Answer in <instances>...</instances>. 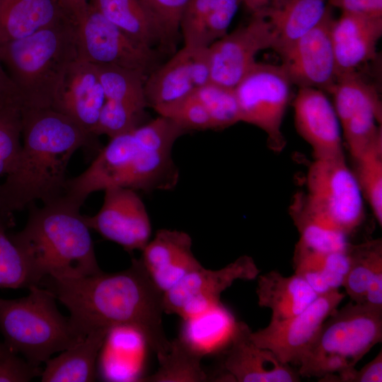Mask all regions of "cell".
Returning <instances> with one entry per match:
<instances>
[{"label": "cell", "instance_id": "obj_1", "mask_svg": "<svg viewBox=\"0 0 382 382\" xmlns=\"http://www.w3.org/2000/svg\"><path fill=\"white\" fill-rule=\"evenodd\" d=\"M50 290L69 310V320L85 337L99 329L128 326L135 330L156 354L170 347L163 326L164 293L155 284L140 259L114 273L77 278H44L39 285Z\"/></svg>", "mask_w": 382, "mask_h": 382}, {"label": "cell", "instance_id": "obj_2", "mask_svg": "<svg viewBox=\"0 0 382 382\" xmlns=\"http://www.w3.org/2000/svg\"><path fill=\"white\" fill-rule=\"evenodd\" d=\"M96 138L50 107L25 106L21 149L14 167L0 184V212L13 216L36 201L46 204L62 198L72 156L81 149L98 154L102 147Z\"/></svg>", "mask_w": 382, "mask_h": 382}, {"label": "cell", "instance_id": "obj_3", "mask_svg": "<svg viewBox=\"0 0 382 382\" xmlns=\"http://www.w3.org/2000/svg\"><path fill=\"white\" fill-rule=\"evenodd\" d=\"M30 207L24 228L10 236L23 255L35 284L45 277L77 278L101 271L80 209L62 198Z\"/></svg>", "mask_w": 382, "mask_h": 382}, {"label": "cell", "instance_id": "obj_4", "mask_svg": "<svg viewBox=\"0 0 382 382\" xmlns=\"http://www.w3.org/2000/svg\"><path fill=\"white\" fill-rule=\"evenodd\" d=\"M78 58L76 25L66 16L0 45V62L28 108L51 107L66 68Z\"/></svg>", "mask_w": 382, "mask_h": 382}, {"label": "cell", "instance_id": "obj_5", "mask_svg": "<svg viewBox=\"0 0 382 382\" xmlns=\"http://www.w3.org/2000/svg\"><path fill=\"white\" fill-rule=\"evenodd\" d=\"M28 289L25 297L0 298V331L6 345L40 366L54 353L65 350L83 338L69 318L59 311L57 299L50 290L40 285H33Z\"/></svg>", "mask_w": 382, "mask_h": 382}, {"label": "cell", "instance_id": "obj_6", "mask_svg": "<svg viewBox=\"0 0 382 382\" xmlns=\"http://www.w3.org/2000/svg\"><path fill=\"white\" fill-rule=\"evenodd\" d=\"M302 204L349 236L364 221V199L345 156L314 158L306 177Z\"/></svg>", "mask_w": 382, "mask_h": 382}, {"label": "cell", "instance_id": "obj_7", "mask_svg": "<svg viewBox=\"0 0 382 382\" xmlns=\"http://www.w3.org/2000/svg\"><path fill=\"white\" fill-rule=\"evenodd\" d=\"M292 86L281 65L257 62L234 88L241 122L262 130L270 147L277 151L286 142L282 126Z\"/></svg>", "mask_w": 382, "mask_h": 382}, {"label": "cell", "instance_id": "obj_8", "mask_svg": "<svg viewBox=\"0 0 382 382\" xmlns=\"http://www.w3.org/2000/svg\"><path fill=\"white\" fill-rule=\"evenodd\" d=\"M381 340L382 309L352 301L328 317L299 364L306 359L336 356L355 366Z\"/></svg>", "mask_w": 382, "mask_h": 382}, {"label": "cell", "instance_id": "obj_9", "mask_svg": "<svg viewBox=\"0 0 382 382\" xmlns=\"http://www.w3.org/2000/svg\"><path fill=\"white\" fill-rule=\"evenodd\" d=\"M76 28L79 59L137 70L146 76L159 66L156 49L127 35L90 4Z\"/></svg>", "mask_w": 382, "mask_h": 382}, {"label": "cell", "instance_id": "obj_10", "mask_svg": "<svg viewBox=\"0 0 382 382\" xmlns=\"http://www.w3.org/2000/svg\"><path fill=\"white\" fill-rule=\"evenodd\" d=\"M352 157L382 135V105L376 87L358 72L339 75L328 93Z\"/></svg>", "mask_w": 382, "mask_h": 382}, {"label": "cell", "instance_id": "obj_11", "mask_svg": "<svg viewBox=\"0 0 382 382\" xmlns=\"http://www.w3.org/2000/svg\"><path fill=\"white\" fill-rule=\"evenodd\" d=\"M260 273L254 260L242 255L216 270L204 267L185 277L164 292V312L187 320L221 303V295L238 279L252 280Z\"/></svg>", "mask_w": 382, "mask_h": 382}, {"label": "cell", "instance_id": "obj_12", "mask_svg": "<svg viewBox=\"0 0 382 382\" xmlns=\"http://www.w3.org/2000/svg\"><path fill=\"white\" fill-rule=\"evenodd\" d=\"M345 296L340 290L318 296L301 313L251 332L252 340L270 350L283 364H299L316 338L324 321Z\"/></svg>", "mask_w": 382, "mask_h": 382}, {"label": "cell", "instance_id": "obj_13", "mask_svg": "<svg viewBox=\"0 0 382 382\" xmlns=\"http://www.w3.org/2000/svg\"><path fill=\"white\" fill-rule=\"evenodd\" d=\"M276 36L270 21L253 14L250 21L209 47L211 82L234 88L256 64L262 50L274 49Z\"/></svg>", "mask_w": 382, "mask_h": 382}, {"label": "cell", "instance_id": "obj_14", "mask_svg": "<svg viewBox=\"0 0 382 382\" xmlns=\"http://www.w3.org/2000/svg\"><path fill=\"white\" fill-rule=\"evenodd\" d=\"M333 21L328 6L318 24L278 53L293 85L325 93L334 86L337 73L330 35Z\"/></svg>", "mask_w": 382, "mask_h": 382}, {"label": "cell", "instance_id": "obj_15", "mask_svg": "<svg viewBox=\"0 0 382 382\" xmlns=\"http://www.w3.org/2000/svg\"><path fill=\"white\" fill-rule=\"evenodd\" d=\"M98 212L83 216L90 229L121 245L126 251L142 250L151 239V224L146 207L137 192L113 186L104 190Z\"/></svg>", "mask_w": 382, "mask_h": 382}, {"label": "cell", "instance_id": "obj_16", "mask_svg": "<svg viewBox=\"0 0 382 382\" xmlns=\"http://www.w3.org/2000/svg\"><path fill=\"white\" fill-rule=\"evenodd\" d=\"M210 82L209 47L184 45L146 77L147 105L153 108L175 101Z\"/></svg>", "mask_w": 382, "mask_h": 382}, {"label": "cell", "instance_id": "obj_17", "mask_svg": "<svg viewBox=\"0 0 382 382\" xmlns=\"http://www.w3.org/2000/svg\"><path fill=\"white\" fill-rule=\"evenodd\" d=\"M292 105L296 129L311 147L314 158L344 155L340 124L325 92L299 88Z\"/></svg>", "mask_w": 382, "mask_h": 382}, {"label": "cell", "instance_id": "obj_18", "mask_svg": "<svg viewBox=\"0 0 382 382\" xmlns=\"http://www.w3.org/2000/svg\"><path fill=\"white\" fill-rule=\"evenodd\" d=\"M105 100L95 65L78 58L66 68L50 108L93 134Z\"/></svg>", "mask_w": 382, "mask_h": 382}, {"label": "cell", "instance_id": "obj_19", "mask_svg": "<svg viewBox=\"0 0 382 382\" xmlns=\"http://www.w3.org/2000/svg\"><path fill=\"white\" fill-rule=\"evenodd\" d=\"M251 332L245 323L237 321L224 363L231 378L238 382L299 381V373L270 350L257 346L250 337Z\"/></svg>", "mask_w": 382, "mask_h": 382}, {"label": "cell", "instance_id": "obj_20", "mask_svg": "<svg viewBox=\"0 0 382 382\" xmlns=\"http://www.w3.org/2000/svg\"><path fill=\"white\" fill-rule=\"evenodd\" d=\"M186 232L162 228L141 250L139 258L155 284L164 293L184 277L203 267L192 250Z\"/></svg>", "mask_w": 382, "mask_h": 382}, {"label": "cell", "instance_id": "obj_21", "mask_svg": "<svg viewBox=\"0 0 382 382\" xmlns=\"http://www.w3.org/2000/svg\"><path fill=\"white\" fill-rule=\"evenodd\" d=\"M337 76L357 71L375 59L382 35V17L342 11L330 30Z\"/></svg>", "mask_w": 382, "mask_h": 382}, {"label": "cell", "instance_id": "obj_22", "mask_svg": "<svg viewBox=\"0 0 382 382\" xmlns=\"http://www.w3.org/2000/svg\"><path fill=\"white\" fill-rule=\"evenodd\" d=\"M241 0H188L180 31L184 45L209 47L228 33Z\"/></svg>", "mask_w": 382, "mask_h": 382}, {"label": "cell", "instance_id": "obj_23", "mask_svg": "<svg viewBox=\"0 0 382 382\" xmlns=\"http://www.w3.org/2000/svg\"><path fill=\"white\" fill-rule=\"evenodd\" d=\"M256 294L258 304L272 311L270 322H279L303 311L317 294L296 274L289 277L270 271L258 275Z\"/></svg>", "mask_w": 382, "mask_h": 382}, {"label": "cell", "instance_id": "obj_24", "mask_svg": "<svg viewBox=\"0 0 382 382\" xmlns=\"http://www.w3.org/2000/svg\"><path fill=\"white\" fill-rule=\"evenodd\" d=\"M110 330L99 329L88 334L45 362L42 382H91L97 378V359Z\"/></svg>", "mask_w": 382, "mask_h": 382}, {"label": "cell", "instance_id": "obj_25", "mask_svg": "<svg viewBox=\"0 0 382 382\" xmlns=\"http://www.w3.org/2000/svg\"><path fill=\"white\" fill-rule=\"evenodd\" d=\"M105 18L137 42L155 49L170 40L141 0H90Z\"/></svg>", "mask_w": 382, "mask_h": 382}, {"label": "cell", "instance_id": "obj_26", "mask_svg": "<svg viewBox=\"0 0 382 382\" xmlns=\"http://www.w3.org/2000/svg\"><path fill=\"white\" fill-rule=\"evenodd\" d=\"M64 16L56 0H0V45L25 37Z\"/></svg>", "mask_w": 382, "mask_h": 382}, {"label": "cell", "instance_id": "obj_27", "mask_svg": "<svg viewBox=\"0 0 382 382\" xmlns=\"http://www.w3.org/2000/svg\"><path fill=\"white\" fill-rule=\"evenodd\" d=\"M328 8V0H286L264 14L273 25L277 53L318 24Z\"/></svg>", "mask_w": 382, "mask_h": 382}, {"label": "cell", "instance_id": "obj_28", "mask_svg": "<svg viewBox=\"0 0 382 382\" xmlns=\"http://www.w3.org/2000/svg\"><path fill=\"white\" fill-rule=\"evenodd\" d=\"M184 322L180 335L204 356L228 345L237 323L222 303Z\"/></svg>", "mask_w": 382, "mask_h": 382}, {"label": "cell", "instance_id": "obj_29", "mask_svg": "<svg viewBox=\"0 0 382 382\" xmlns=\"http://www.w3.org/2000/svg\"><path fill=\"white\" fill-rule=\"evenodd\" d=\"M204 356L180 335L170 341L165 354L157 357L158 369L152 375L144 376V382H204L208 376L201 361Z\"/></svg>", "mask_w": 382, "mask_h": 382}, {"label": "cell", "instance_id": "obj_30", "mask_svg": "<svg viewBox=\"0 0 382 382\" xmlns=\"http://www.w3.org/2000/svg\"><path fill=\"white\" fill-rule=\"evenodd\" d=\"M293 209V219L299 233L296 246L306 250L330 252L346 250L348 236L324 218L308 210L300 201Z\"/></svg>", "mask_w": 382, "mask_h": 382}, {"label": "cell", "instance_id": "obj_31", "mask_svg": "<svg viewBox=\"0 0 382 382\" xmlns=\"http://www.w3.org/2000/svg\"><path fill=\"white\" fill-rule=\"evenodd\" d=\"M94 65L106 100L146 110L148 105L144 93L145 74L118 66Z\"/></svg>", "mask_w": 382, "mask_h": 382}, {"label": "cell", "instance_id": "obj_32", "mask_svg": "<svg viewBox=\"0 0 382 382\" xmlns=\"http://www.w3.org/2000/svg\"><path fill=\"white\" fill-rule=\"evenodd\" d=\"M350 265L343 286L352 301L363 303L366 291L376 267L382 263L381 238L360 244L349 243Z\"/></svg>", "mask_w": 382, "mask_h": 382}, {"label": "cell", "instance_id": "obj_33", "mask_svg": "<svg viewBox=\"0 0 382 382\" xmlns=\"http://www.w3.org/2000/svg\"><path fill=\"white\" fill-rule=\"evenodd\" d=\"M24 107L18 92L0 98V175L11 171L21 149Z\"/></svg>", "mask_w": 382, "mask_h": 382}, {"label": "cell", "instance_id": "obj_34", "mask_svg": "<svg viewBox=\"0 0 382 382\" xmlns=\"http://www.w3.org/2000/svg\"><path fill=\"white\" fill-rule=\"evenodd\" d=\"M354 171L364 199L382 225V135L353 158Z\"/></svg>", "mask_w": 382, "mask_h": 382}, {"label": "cell", "instance_id": "obj_35", "mask_svg": "<svg viewBox=\"0 0 382 382\" xmlns=\"http://www.w3.org/2000/svg\"><path fill=\"white\" fill-rule=\"evenodd\" d=\"M13 224V216L0 212V289H29L37 284L23 255L6 232Z\"/></svg>", "mask_w": 382, "mask_h": 382}, {"label": "cell", "instance_id": "obj_36", "mask_svg": "<svg viewBox=\"0 0 382 382\" xmlns=\"http://www.w3.org/2000/svg\"><path fill=\"white\" fill-rule=\"evenodd\" d=\"M348 248L345 250L319 252L295 246L294 265L318 272L331 289L339 290L343 286L349 268Z\"/></svg>", "mask_w": 382, "mask_h": 382}, {"label": "cell", "instance_id": "obj_37", "mask_svg": "<svg viewBox=\"0 0 382 382\" xmlns=\"http://www.w3.org/2000/svg\"><path fill=\"white\" fill-rule=\"evenodd\" d=\"M195 93L206 108L214 129H225L241 122L234 88L210 82Z\"/></svg>", "mask_w": 382, "mask_h": 382}, {"label": "cell", "instance_id": "obj_38", "mask_svg": "<svg viewBox=\"0 0 382 382\" xmlns=\"http://www.w3.org/2000/svg\"><path fill=\"white\" fill-rule=\"evenodd\" d=\"M146 110L106 100L99 114L93 134L110 139L127 133L144 123Z\"/></svg>", "mask_w": 382, "mask_h": 382}, {"label": "cell", "instance_id": "obj_39", "mask_svg": "<svg viewBox=\"0 0 382 382\" xmlns=\"http://www.w3.org/2000/svg\"><path fill=\"white\" fill-rule=\"evenodd\" d=\"M153 109L158 115L170 119L187 132L214 129L206 108L195 92L175 101L156 106Z\"/></svg>", "mask_w": 382, "mask_h": 382}, {"label": "cell", "instance_id": "obj_40", "mask_svg": "<svg viewBox=\"0 0 382 382\" xmlns=\"http://www.w3.org/2000/svg\"><path fill=\"white\" fill-rule=\"evenodd\" d=\"M42 371L4 342L0 343V382H28L40 376Z\"/></svg>", "mask_w": 382, "mask_h": 382}, {"label": "cell", "instance_id": "obj_41", "mask_svg": "<svg viewBox=\"0 0 382 382\" xmlns=\"http://www.w3.org/2000/svg\"><path fill=\"white\" fill-rule=\"evenodd\" d=\"M163 28L170 40L180 31V23L188 0H141Z\"/></svg>", "mask_w": 382, "mask_h": 382}, {"label": "cell", "instance_id": "obj_42", "mask_svg": "<svg viewBox=\"0 0 382 382\" xmlns=\"http://www.w3.org/2000/svg\"><path fill=\"white\" fill-rule=\"evenodd\" d=\"M328 381L340 382H381L382 381V352L376 357L357 370L355 367L349 368L338 374H332Z\"/></svg>", "mask_w": 382, "mask_h": 382}, {"label": "cell", "instance_id": "obj_43", "mask_svg": "<svg viewBox=\"0 0 382 382\" xmlns=\"http://www.w3.org/2000/svg\"><path fill=\"white\" fill-rule=\"evenodd\" d=\"M328 4L342 11L382 17V0H328Z\"/></svg>", "mask_w": 382, "mask_h": 382}, {"label": "cell", "instance_id": "obj_44", "mask_svg": "<svg viewBox=\"0 0 382 382\" xmlns=\"http://www.w3.org/2000/svg\"><path fill=\"white\" fill-rule=\"evenodd\" d=\"M64 15L75 25L85 16L88 0H56Z\"/></svg>", "mask_w": 382, "mask_h": 382}, {"label": "cell", "instance_id": "obj_45", "mask_svg": "<svg viewBox=\"0 0 382 382\" xmlns=\"http://www.w3.org/2000/svg\"><path fill=\"white\" fill-rule=\"evenodd\" d=\"M286 0H241L245 7L253 14H264L277 8Z\"/></svg>", "mask_w": 382, "mask_h": 382}, {"label": "cell", "instance_id": "obj_46", "mask_svg": "<svg viewBox=\"0 0 382 382\" xmlns=\"http://www.w3.org/2000/svg\"><path fill=\"white\" fill-rule=\"evenodd\" d=\"M18 92L0 62V98Z\"/></svg>", "mask_w": 382, "mask_h": 382}]
</instances>
